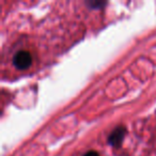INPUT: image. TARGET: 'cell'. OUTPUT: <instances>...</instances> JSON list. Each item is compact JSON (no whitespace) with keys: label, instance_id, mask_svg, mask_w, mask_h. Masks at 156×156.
I'll return each mask as SVG.
<instances>
[{"label":"cell","instance_id":"cell-1","mask_svg":"<svg viewBox=\"0 0 156 156\" xmlns=\"http://www.w3.org/2000/svg\"><path fill=\"white\" fill-rule=\"evenodd\" d=\"M13 63L17 69H28L32 63V56L30 52L26 51V50H20L14 55Z\"/></svg>","mask_w":156,"mask_h":156},{"label":"cell","instance_id":"cell-2","mask_svg":"<svg viewBox=\"0 0 156 156\" xmlns=\"http://www.w3.org/2000/svg\"><path fill=\"white\" fill-rule=\"evenodd\" d=\"M124 135H125V128L124 127H118L111 133L110 137H109V143L111 145H115L118 147L120 145V143L122 142L124 138Z\"/></svg>","mask_w":156,"mask_h":156},{"label":"cell","instance_id":"cell-3","mask_svg":"<svg viewBox=\"0 0 156 156\" xmlns=\"http://www.w3.org/2000/svg\"><path fill=\"white\" fill-rule=\"evenodd\" d=\"M83 156H98V154L94 151H89V152H87Z\"/></svg>","mask_w":156,"mask_h":156}]
</instances>
